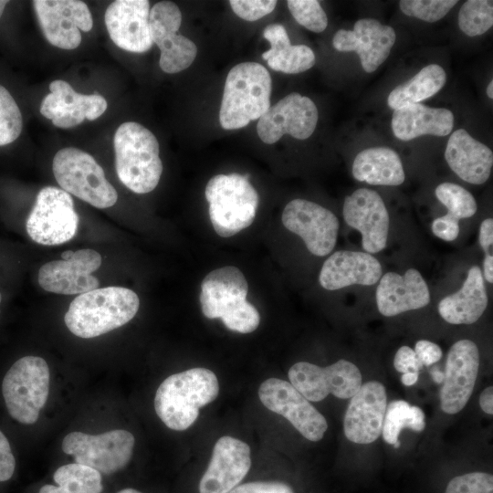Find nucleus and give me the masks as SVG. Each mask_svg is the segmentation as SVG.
<instances>
[{"label":"nucleus","mask_w":493,"mask_h":493,"mask_svg":"<svg viewBox=\"0 0 493 493\" xmlns=\"http://www.w3.org/2000/svg\"><path fill=\"white\" fill-rule=\"evenodd\" d=\"M418 380V373L416 372H405L401 377V382L405 386L414 385Z\"/></svg>","instance_id":"nucleus-50"},{"label":"nucleus","mask_w":493,"mask_h":493,"mask_svg":"<svg viewBox=\"0 0 493 493\" xmlns=\"http://www.w3.org/2000/svg\"><path fill=\"white\" fill-rule=\"evenodd\" d=\"M454 127V114L445 108H431L416 103L393 110L392 130L402 141L422 135L446 136Z\"/></svg>","instance_id":"nucleus-27"},{"label":"nucleus","mask_w":493,"mask_h":493,"mask_svg":"<svg viewBox=\"0 0 493 493\" xmlns=\"http://www.w3.org/2000/svg\"><path fill=\"white\" fill-rule=\"evenodd\" d=\"M435 236L445 241L455 240L459 234V219L450 214L435 218L431 225Z\"/></svg>","instance_id":"nucleus-43"},{"label":"nucleus","mask_w":493,"mask_h":493,"mask_svg":"<svg viewBox=\"0 0 493 493\" xmlns=\"http://www.w3.org/2000/svg\"><path fill=\"white\" fill-rule=\"evenodd\" d=\"M117 493H142L134 488H124V489H121L120 491H118Z\"/></svg>","instance_id":"nucleus-53"},{"label":"nucleus","mask_w":493,"mask_h":493,"mask_svg":"<svg viewBox=\"0 0 493 493\" xmlns=\"http://www.w3.org/2000/svg\"><path fill=\"white\" fill-rule=\"evenodd\" d=\"M487 95L489 99L493 98V81L491 80L487 87Z\"/></svg>","instance_id":"nucleus-52"},{"label":"nucleus","mask_w":493,"mask_h":493,"mask_svg":"<svg viewBox=\"0 0 493 493\" xmlns=\"http://www.w3.org/2000/svg\"><path fill=\"white\" fill-rule=\"evenodd\" d=\"M478 367L479 351L474 341L460 340L451 346L440 391V405L445 413L455 414L465 407L473 393Z\"/></svg>","instance_id":"nucleus-18"},{"label":"nucleus","mask_w":493,"mask_h":493,"mask_svg":"<svg viewBox=\"0 0 493 493\" xmlns=\"http://www.w3.org/2000/svg\"><path fill=\"white\" fill-rule=\"evenodd\" d=\"M248 284L242 271L234 266L208 273L201 283L200 304L208 319H221L230 330L250 333L260 322L257 309L246 299Z\"/></svg>","instance_id":"nucleus-3"},{"label":"nucleus","mask_w":493,"mask_h":493,"mask_svg":"<svg viewBox=\"0 0 493 493\" xmlns=\"http://www.w3.org/2000/svg\"><path fill=\"white\" fill-rule=\"evenodd\" d=\"M352 175L372 185H400L404 171L399 155L386 147H372L360 152L352 164Z\"/></svg>","instance_id":"nucleus-30"},{"label":"nucleus","mask_w":493,"mask_h":493,"mask_svg":"<svg viewBox=\"0 0 493 493\" xmlns=\"http://www.w3.org/2000/svg\"><path fill=\"white\" fill-rule=\"evenodd\" d=\"M446 74L438 64L423 68L408 81L395 87L388 95L387 103L396 110L416 104L437 93L446 84Z\"/></svg>","instance_id":"nucleus-32"},{"label":"nucleus","mask_w":493,"mask_h":493,"mask_svg":"<svg viewBox=\"0 0 493 493\" xmlns=\"http://www.w3.org/2000/svg\"><path fill=\"white\" fill-rule=\"evenodd\" d=\"M16 459L6 436L0 430V482L10 479L15 472Z\"/></svg>","instance_id":"nucleus-45"},{"label":"nucleus","mask_w":493,"mask_h":493,"mask_svg":"<svg viewBox=\"0 0 493 493\" xmlns=\"http://www.w3.org/2000/svg\"><path fill=\"white\" fill-rule=\"evenodd\" d=\"M290 383L308 400L319 402L330 393L340 399L352 397L362 385L358 367L339 360L327 367L307 362L293 364L288 371Z\"/></svg>","instance_id":"nucleus-11"},{"label":"nucleus","mask_w":493,"mask_h":493,"mask_svg":"<svg viewBox=\"0 0 493 493\" xmlns=\"http://www.w3.org/2000/svg\"><path fill=\"white\" fill-rule=\"evenodd\" d=\"M149 23L152 42L161 51L159 65L169 74L189 68L196 58L197 47L189 38L178 35L182 13L172 1H161L150 9Z\"/></svg>","instance_id":"nucleus-12"},{"label":"nucleus","mask_w":493,"mask_h":493,"mask_svg":"<svg viewBox=\"0 0 493 493\" xmlns=\"http://www.w3.org/2000/svg\"><path fill=\"white\" fill-rule=\"evenodd\" d=\"M8 1L0 0V17L3 15L4 9Z\"/></svg>","instance_id":"nucleus-54"},{"label":"nucleus","mask_w":493,"mask_h":493,"mask_svg":"<svg viewBox=\"0 0 493 493\" xmlns=\"http://www.w3.org/2000/svg\"><path fill=\"white\" fill-rule=\"evenodd\" d=\"M481 409L488 414H493V387L488 386L483 390L479 396Z\"/></svg>","instance_id":"nucleus-48"},{"label":"nucleus","mask_w":493,"mask_h":493,"mask_svg":"<svg viewBox=\"0 0 493 493\" xmlns=\"http://www.w3.org/2000/svg\"><path fill=\"white\" fill-rule=\"evenodd\" d=\"M233 12L246 21H257L270 14L277 5L275 0H231Z\"/></svg>","instance_id":"nucleus-41"},{"label":"nucleus","mask_w":493,"mask_h":493,"mask_svg":"<svg viewBox=\"0 0 493 493\" xmlns=\"http://www.w3.org/2000/svg\"><path fill=\"white\" fill-rule=\"evenodd\" d=\"M400 446L399 440L393 444V447L398 448Z\"/></svg>","instance_id":"nucleus-55"},{"label":"nucleus","mask_w":493,"mask_h":493,"mask_svg":"<svg viewBox=\"0 0 493 493\" xmlns=\"http://www.w3.org/2000/svg\"><path fill=\"white\" fill-rule=\"evenodd\" d=\"M58 486L45 485L38 493H101V475L85 465L71 463L59 467L53 475Z\"/></svg>","instance_id":"nucleus-33"},{"label":"nucleus","mask_w":493,"mask_h":493,"mask_svg":"<svg viewBox=\"0 0 493 493\" xmlns=\"http://www.w3.org/2000/svg\"><path fill=\"white\" fill-rule=\"evenodd\" d=\"M414 351L421 363L425 366L437 362L443 355L441 348L427 340L418 341Z\"/></svg>","instance_id":"nucleus-46"},{"label":"nucleus","mask_w":493,"mask_h":493,"mask_svg":"<svg viewBox=\"0 0 493 493\" xmlns=\"http://www.w3.org/2000/svg\"><path fill=\"white\" fill-rule=\"evenodd\" d=\"M288 8L294 19L309 31L320 33L328 26V17L317 0H288Z\"/></svg>","instance_id":"nucleus-38"},{"label":"nucleus","mask_w":493,"mask_h":493,"mask_svg":"<svg viewBox=\"0 0 493 493\" xmlns=\"http://www.w3.org/2000/svg\"><path fill=\"white\" fill-rule=\"evenodd\" d=\"M139 307V297L130 288H96L79 294L71 301L64 321L74 335L89 339L128 323Z\"/></svg>","instance_id":"nucleus-2"},{"label":"nucleus","mask_w":493,"mask_h":493,"mask_svg":"<svg viewBox=\"0 0 493 493\" xmlns=\"http://www.w3.org/2000/svg\"><path fill=\"white\" fill-rule=\"evenodd\" d=\"M263 37L270 44V48L262 54V58L273 70L298 74L314 66L316 58L313 50L306 45H291L284 26H267Z\"/></svg>","instance_id":"nucleus-29"},{"label":"nucleus","mask_w":493,"mask_h":493,"mask_svg":"<svg viewBox=\"0 0 493 493\" xmlns=\"http://www.w3.org/2000/svg\"><path fill=\"white\" fill-rule=\"evenodd\" d=\"M218 393V380L211 370L189 369L164 379L156 391L154 409L167 427L184 431L195 422L200 408L212 403Z\"/></svg>","instance_id":"nucleus-1"},{"label":"nucleus","mask_w":493,"mask_h":493,"mask_svg":"<svg viewBox=\"0 0 493 493\" xmlns=\"http://www.w3.org/2000/svg\"><path fill=\"white\" fill-rule=\"evenodd\" d=\"M62 259L44 264L38 271L40 287L52 293L63 295L82 294L98 288L99 279L92 272L101 265V256L90 249L67 250Z\"/></svg>","instance_id":"nucleus-15"},{"label":"nucleus","mask_w":493,"mask_h":493,"mask_svg":"<svg viewBox=\"0 0 493 493\" xmlns=\"http://www.w3.org/2000/svg\"><path fill=\"white\" fill-rule=\"evenodd\" d=\"M282 223L304 241L318 257L330 253L337 241L339 220L329 209L305 199L288 202L282 212Z\"/></svg>","instance_id":"nucleus-17"},{"label":"nucleus","mask_w":493,"mask_h":493,"mask_svg":"<svg viewBox=\"0 0 493 493\" xmlns=\"http://www.w3.org/2000/svg\"><path fill=\"white\" fill-rule=\"evenodd\" d=\"M456 4L457 1L453 0H402L399 7L408 16L434 23L446 16Z\"/></svg>","instance_id":"nucleus-39"},{"label":"nucleus","mask_w":493,"mask_h":493,"mask_svg":"<svg viewBox=\"0 0 493 493\" xmlns=\"http://www.w3.org/2000/svg\"><path fill=\"white\" fill-rule=\"evenodd\" d=\"M135 438L131 433L115 429L99 435L71 432L62 441V450L75 463L92 467L104 475L124 468L130 462Z\"/></svg>","instance_id":"nucleus-9"},{"label":"nucleus","mask_w":493,"mask_h":493,"mask_svg":"<svg viewBox=\"0 0 493 493\" xmlns=\"http://www.w3.org/2000/svg\"><path fill=\"white\" fill-rule=\"evenodd\" d=\"M350 399L343 419L345 436L356 444L374 442L382 434L387 406L384 385L367 382Z\"/></svg>","instance_id":"nucleus-21"},{"label":"nucleus","mask_w":493,"mask_h":493,"mask_svg":"<svg viewBox=\"0 0 493 493\" xmlns=\"http://www.w3.org/2000/svg\"><path fill=\"white\" fill-rule=\"evenodd\" d=\"M435 196L447 208L448 214L459 220L471 217L477 212L474 196L456 184H440L435 188Z\"/></svg>","instance_id":"nucleus-36"},{"label":"nucleus","mask_w":493,"mask_h":493,"mask_svg":"<svg viewBox=\"0 0 493 493\" xmlns=\"http://www.w3.org/2000/svg\"><path fill=\"white\" fill-rule=\"evenodd\" d=\"M78 225L79 215L71 195L60 188L46 186L37 195L26 227L36 243L56 246L72 239Z\"/></svg>","instance_id":"nucleus-10"},{"label":"nucleus","mask_w":493,"mask_h":493,"mask_svg":"<svg viewBox=\"0 0 493 493\" xmlns=\"http://www.w3.org/2000/svg\"><path fill=\"white\" fill-rule=\"evenodd\" d=\"M229 493H293V490L282 482L257 481L238 485Z\"/></svg>","instance_id":"nucleus-42"},{"label":"nucleus","mask_w":493,"mask_h":493,"mask_svg":"<svg viewBox=\"0 0 493 493\" xmlns=\"http://www.w3.org/2000/svg\"><path fill=\"white\" fill-rule=\"evenodd\" d=\"M395 39L392 26L373 18H362L355 22L352 30H338L332 45L341 52H356L363 70L372 73L387 59Z\"/></svg>","instance_id":"nucleus-20"},{"label":"nucleus","mask_w":493,"mask_h":493,"mask_svg":"<svg viewBox=\"0 0 493 493\" xmlns=\"http://www.w3.org/2000/svg\"><path fill=\"white\" fill-rule=\"evenodd\" d=\"M150 2L116 0L105 11L104 21L112 42L120 48L144 53L152 47L150 23Z\"/></svg>","instance_id":"nucleus-22"},{"label":"nucleus","mask_w":493,"mask_h":493,"mask_svg":"<svg viewBox=\"0 0 493 493\" xmlns=\"http://www.w3.org/2000/svg\"><path fill=\"white\" fill-rule=\"evenodd\" d=\"M488 299L479 267L469 268L462 288L438 304L440 316L450 324H472L484 313Z\"/></svg>","instance_id":"nucleus-28"},{"label":"nucleus","mask_w":493,"mask_h":493,"mask_svg":"<svg viewBox=\"0 0 493 493\" xmlns=\"http://www.w3.org/2000/svg\"><path fill=\"white\" fill-rule=\"evenodd\" d=\"M32 4L45 37L58 48H77L80 31L89 32L93 26L91 13L82 1L35 0Z\"/></svg>","instance_id":"nucleus-14"},{"label":"nucleus","mask_w":493,"mask_h":493,"mask_svg":"<svg viewBox=\"0 0 493 493\" xmlns=\"http://www.w3.org/2000/svg\"><path fill=\"white\" fill-rule=\"evenodd\" d=\"M1 299H2V296H1V293H0V302H1Z\"/></svg>","instance_id":"nucleus-56"},{"label":"nucleus","mask_w":493,"mask_h":493,"mask_svg":"<svg viewBox=\"0 0 493 493\" xmlns=\"http://www.w3.org/2000/svg\"><path fill=\"white\" fill-rule=\"evenodd\" d=\"M342 215L346 224L362 234V248L367 253H378L386 246L389 215L377 192L357 189L345 197Z\"/></svg>","instance_id":"nucleus-19"},{"label":"nucleus","mask_w":493,"mask_h":493,"mask_svg":"<svg viewBox=\"0 0 493 493\" xmlns=\"http://www.w3.org/2000/svg\"><path fill=\"white\" fill-rule=\"evenodd\" d=\"M272 80L257 62H242L228 72L219 110L225 130H236L258 120L270 107Z\"/></svg>","instance_id":"nucleus-5"},{"label":"nucleus","mask_w":493,"mask_h":493,"mask_svg":"<svg viewBox=\"0 0 493 493\" xmlns=\"http://www.w3.org/2000/svg\"><path fill=\"white\" fill-rule=\"evenodd\" d=\"M261 403L284 416L308 440L322 439L328 424L325 417L290 383L269 378L258 389Z\"/></svg>","instance_id":"nucleus-13"},{"label":"nucleus","mask_w":493,"mask_h":493,"mask_svg":"<svg viewBox=\"0 0 493 493\" xmlns=\"http://www.w3.org/2000/svg\"><path fill=\"white\" fill-rule=\"evenodd\" d=\"M113 145L120 181L136 194L152 192L163 173L155 135L138 122L126 121L117 129Z\"/></svg>","instance_id":"nucleus-4"},{"label":"nucleus","mask_w":493,"mask_h":493,"mask_svg":"<svg viewBox=\"0 0 493 493\" xmlns=\"http://www.w3.org/2000/svg\"><path fill=\"white\" fill-rule=\"evenodd\" d=\"M425 426V414L420 407L395 400L386 406L382 434L384 441L393 446L403 428L421 432Z\"/></svg>","instance_id":"nucleus-34"},{"label":"nucleus","mask_w":493,"mask_h":493,"mask_svg":"<svg viewBox=\"0 0 493 493\" xmlns=\"http://www.w3.org/2000/svg\"><path fill=\"white\" fill-rule=\"evenodd\" d=\"M52 169L59 186L69 194L100 209L116 204L117 191L89 153L74 147L63 148L55 154Z\"/></svg>","instance_id":"nucleus-8"},{"label":"nucleus","mask_w":493,"mask_h":493,"mask_svg":"<svg viewBox=\"0 0 493 493\" xmlns=\"http://www.w3.org/2000/svg\"><path fill=\"white\" fill-rule=\"evenodd\" d=\"M393 366L399 372L418 373L423 364L418 360L414 351L408 346H402L396 351L393 359Z\"/></svg>","instance_id":"nucleus-44"},{"label":"nucleus","mask_w":493,"mask_h":493,"mask_svg":"<svg viewBox=\"0 0 493 493\" xmlns=\"http://www.w3.org/2000/svg\"><path fill=\"white\" fill-rule=\"evenodd\" d=\"M318 119L315 103L306 96L292 92L270 106L258 119L257 131L267 144L277 142L285 134L306 140L314 132Z\"/></svg>","instance_id":"nucleus-16"},{"label":"nucleus","mask_w":493,"mask_h":493,"mask_svg":"<svg viewBox=\"0 0 493 493\" xmlns=\"http://www.w3.org/2000/svg\"><path fill=\"white\" fill-rule=\"evenodd\" d=\"M484 278L489 283L493 282V257L492 255H486L484 263Z\"/></svg>","instance_id":"nucleus-49"},{"label":"nucleus","mask_w":493,"mask_h":493,"mask_svg":"<svg viewBox=\"0 0 493 493\" xmlns=\"http://www.w3.org/2000/svg\"><path fill=\"white\" fill-rule=\"evenodd\" d=\"M445 158L451 170L469 184H482L489 178L493 165L492 151L464 129H458L450 135Z\"/></svg>","instance_id":"nucleus-26"},{"label":"nucleus","mask_w":493,"mask_h":493,"mask_svg":"<svg viewBox=\"0 0 493 493\" xmlns=\"http://www.w3.org/2000/svg\"><path fill=\"white\" fill-rule=\"evenodd\" d=\"M251 467L249 446L232 436L220 437L199 483L200 493H229L239 485Z\"/></svg>","instance_id":"nucleus-23"},{"label":"nucleus","mask_w":493,"mask_h":493,"mask_svg":"<svg viewBox=\"0 0 493 493\" xmlns=\"http://www.w3.org/2000/svg\"><path fill=\"white\" fill-rule=\"evenodd\" d=\"M479 244L486 255H492L493 219H485L479 228Z\"/></svg>","instance_id":"nucleus-47"},{"label":"nucleus","mask_w":493,"mask_h":493,"mask_svg":"<svg viewBox=\"0 0 493 493\" xmlns=\"http://www.w3.org/2000/svg\"><path fill=\"white\" fill-rule=\"evenodd\" d=\"M430 302V292L420 272L409 268L404 275L388 272L380 278L376 289L379 312L386 317L418 309Z\"/></svg>","instance_id":"nucleus-24"},{"label":"nucleus","mask_w":493,"mask_h":493,"mask_svg":"<svg viewBox=\"0 0 493 493\" xmlns=\"http://www.w3.org/2000/svg\"><path fill=\"white\" fill-rule=\"evenodd\" d=\"M493 25L491 0L466 1L458 12V26L468 37L483 35Z\"/></svg>","instance_id":"nucleus-35"},{"label":"nucleus","mask_w":493,"mask_h":493,"mask_svg":"<svg viewBox=\"0 0 493 493\" xmlns=\"http://www.w3.org/2000/svg\"><path fill=\"white\" fill-rule=\"evenodd\" d=\"M49 368L38 356L17 360L5 373L2 393L9 415L24 425L35 424L49 393Z\"/></svg>","instance_id":"nucleus-7"},{"label":"nucleus","mask_w":493,"mask_h":493,"mask_svg":"<svg viewBox=\"0 0 493 493\" xmlns=\"http://www.w3.org/2000/svg\"><path fill=\"white\" fill-rule=\"evenodd\" d=\"M205 195L212 226L218 236H233L253 223L258 194L248 175L216 174L208 181Z\"/></svg>","instance_id":"nucleus-6"},{"label":"nucleus","mask_w":493,"mask_h":493,"mask_svg":"<svg viewBox=\"0 0 493 493\" xmlns=\"http://www.w3.org/2000/svg\"><path fill=\"white\" fill-rule=\"evenodd\" d=\"M430 374L435 383H443L445 374H444V372H442L438 367L434 366L430 371Z\"/></svg>","instance_id":"nucleus-51"},{"label":"nucleus","mask_w":493,"mask_h":493,"mask_svg":"<svg viewBox=\"0 0 493 493\" xmlns=\"http://www.w3.org/2000/svg\"><path fill=\"white\" fill-rule=\"evenodd\" d=\"M23 128V118L15 99L0 84V146L16 141Z\"/></svg>","instance_id":"nucleus-37"},{"label":"nucleus","mask_w":493,"mask_h":493,"mask_svg":"<svg viewBox=\"0 0 493 493\" xmlns=\"http://www.w3.org/2000/svg\"><path fill=\"white\" fill-rule=\"evenodd\" d=\"M382 277L380 262L365 252L341 250L330 255L323 263L319 282L328 290L351 285L371 286Z\"/></svg>","instance_id":"nucleus-25"},{"label":"nucleus","mask_w":493,"mask_h":493,"mask_svg":"<svg viewBox=\"0 0 493 493\" xmlns=\"http://www.w3.org/2000/svg\"><path fill=\"white\" fill-rule=\"evenodd\" d=\"M445 493H493V476L472 472L455 477L447 484Z\"/></svg>","instance_id":"nucleus-40"},{"label":"nucleus","mask_w":493,"mask_h":493,"mask_svg":"<svg viewBox=\"0 0 493 493\" xmlns=\"http://www.w3.org/2000/svg\"><path fill=\"white\" fill-rule=\"evenodd\" d=\"M50 92L58 93L64 101L63 111L52 120L53 125L61 129H69L82 123L85 119L94 121L107 110L104 97L94 92L90 95L79 93L71 85L62 79H56L49 84Z\"/></svg>","instance_id":"nucleus-31"}]
</instances>
